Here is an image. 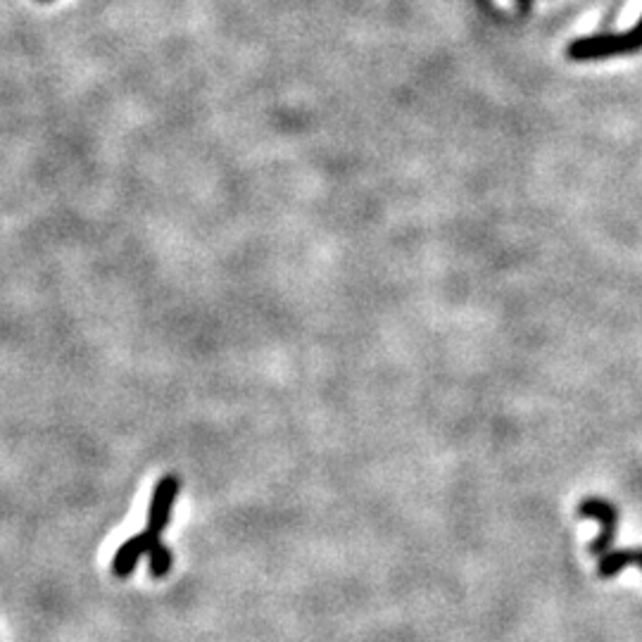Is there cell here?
Wrapping results in <instances>:
<instances>
[{
    "label": "cell",
    "instance_id": "cell-1",
    "mask_svg": "<svg viewBox=\"0 0 642 642\" xmlns=\"http://www.w3.org/2000/svg\"><path fill=\"white\" fill-rule=\"evenodd\" d=\"M635 53L631 34H597L585 36V39H576L566 48V58L574 62H588V60H604L612 55Z\"/></svg>",
    "mask_w": 642,
    "mask_h": 642
},
{
    "label": "cell",
    "instance_id": "cell-2",
    "mask_svg": "<svg viewBox=\"0 0 642 642\" xmlns=\"http://www.w3.org/2000/svg\"><path fill=\"white\" fill-rule=\"evenodd\" d=\"M179 490H181V481H179V476H174V474H167L160 483H157L155 493H153V500H150L148 526L146 528H150V531H155V533L165 531V526L169 524V514H172V507L176 502V495H179Z\"/></svg>",
    "mask_w": 642,
    "mask_h": 642
},
{
    "label": "cell",
    "instance_id": "cell-3",
    "mask_svg": "<svg viewBox=\"0 0 642 642\" xmlns=\"http://www.w3.org/2000/svg\"><path fill=\"white\" fill-rule=\"evenodd\" d=\"M155 543H160V533L150 531V528H146L143 533L134 535V538H129L127 543L119 547L115 559H112V574H115L117 578L131 576V571L136 569L138 559H141L143 555H148V550Z\"/></svg>",
    "mask_w": 642,
    "mask_h": 642
},
{
    "label": "cell",
    "instance_id": "cell-4",
    "mask_svg": "<svg viewBox=\"0 0 642 642\" xmlns=\"http://www.w3.org/2000/svg\"><path fill=\"white\" fill-rule=\"evenodd\" d=\"M148 559H150V574L155 578H165L169 574V569H172V552H169V547L162 545V540L150 547Z\"/></svg>",
    "mask_w": 642,
    "mask_h": 642
},
{
    "label": "cell",
    "instance_id": "cell-5",
    "mask_svg": "<svg viewBox=\"0 0 642 642\" xmlns=\"http://www.w3.org/2000/svg\"><path fill=\"white\" fill-rule=\"evenodd\" d=\"M628 34H631L633 48H635V53H638V50H642V15H640L638 24H635V27H633L631 31H628Z\"/></svg>",
    "mask_w": 642,
    "mask_h": 642
},
{
    "label": "cell",
    "instance_id": "cell-6",
    "mask_svg": "<svg viewBox=\"0 0 642 642\" xmlns=\"http://www.w3.org/2000/svg\"><path fill=\"white\" fill-rule=\"evenodd\" d=\"M516 5H519V10H528V8H531V0H516Z\"/></svg>",
    "mask_w": 642,
    "mask_h": 642
},
{
    "label": "cell",
    "instance_id": "cell-7",
    "mask_svg": "<svg viewBox=\"0 0 642 642\" xmlns=\"http://www.w3.org/2000/svg\"><path fill=\"white\" fill-rule=\"evenodd\" d=\"M39 3H53V0H39Z\"/></svg>",
    "mask_w": 642,
    "mask_h": 642
}]
</instances>
